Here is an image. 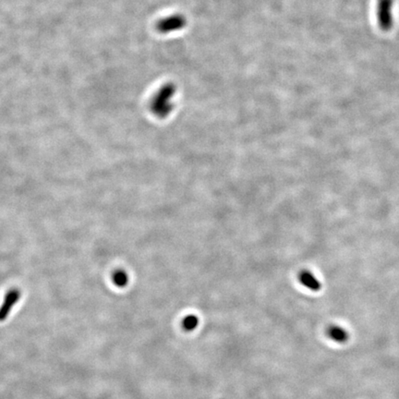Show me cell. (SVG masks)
<instances>
[{"instance_id": "obj_1", "label": "cell", "mask_w": 399, "mask_h": 399, "mask_svg": "<svg viewBox=\"0 0 399 399\" xmlns=\"http://www.w3.org/2000/svg\"><path fill=\"white\" fill-rule=\"evenodd\" d=\"M174 93L175 88L169 84L162 87L160 91L155 95V97L152 100L151 108L153 113L157 118L164 119L171 113L173 109L172 99L174 97Z\"/></svg>"}, {"instance_id": "obj_2", "label": "cell", "mask_w": 399, "mask_h": 399, "mask_svg": "<svg viewBox=\"0 0 399 399\" xmlns=\"http://www.w3.org/2000/svg\"><path fill=\"white\" fill-rule=\"evenodd\" d=\"M394 5L395 0H378L376 18L378 25L383 32H389L394 26Z\"/></svg>"}, {"instance_id": "obj_3", "label": "cell", "mask_w": 399, "mask_h": 399, "mask_svg": "<svg viewBox=\"0 0 399 399\" xmlns=\"http://www.w3.org/2000/svg\"><path fill=\"white\" fill-rule=\"evenodd\" d=\"M20 298L21 292L18 289H11L7 293L3 304L0 307V321H5L7 319L12 307L18 302Z\"/></svg>"}, {"instance_id": "obj_4", "label": "cell", "mask_w": 399, "mask_h": 399, "mask_svg": "<svg viewBox=\"0 0 399 399\" xmlns=\"http://www.w3.org/2000/svg\"><path fill=\"white\" fill-rule=\"evenodd\" d=\"M185 25V20L182 16H173L160 22L159 30L162 33H169L182 28Z\"/></svg>"}, {"instance_id": "obj_5", "label": "cell", "mask_w": 399, "mask_h": 399, "mask_svg": "<svg viewBox=\"0 0 399 399\" xmlns=\"http://www.w3.org/2000/svg\"><path fill=\"white\" fill-rule=\"evenodd\" d=\"M326 335L334 342L344 344V343L349 341V332L345 328L338 326V325L329 326L326 330Z\"/></svg>"}, {"instance_id": "obj_6", "label": "cell", "mask_w": 399, "mask_h": 399, "mask_svg": "<svg viewBox=\"0 0 399 399\" xmlns=\"http://www.w3.org/2000/svg\"><path fill=\"white\" fill-rule=\"evenodd\" d=\"M299 281L302 285L306 286L312 291H319L321 285L320 281L309 271H302L299 275Z\"/></svg>"}, {"instance_id": "obj_7", "label": "cell", "mask_w": 399, "mask_h": 399, "mask_svg": "<svg viewBox=\"0 0 399 399\" xmlns=\"http://www.w3.org/2000/svg\"><path fill=\"white\" fill-rule=\"evenodd\" d=\"M112 279H113V283H114L115 285L119 286V287H124V286L128 285V274L124 270H121V269L115 272L114 274H113Z\"/></svg>"}, {"instance_id": "obj_8", "label": "cell", "mask_w": 399, "mask_h": 399, "mask_svg": "<svg viewBox=\"0 0 399 399\" xmlns=\"http://www.w3.org/2000/svg\"><path fill=\"white\" fill-rule=\"evenodd\" d=\"M198 324H199V319L195 315H188L182 321V327L188 332L196 329Z\"/></svg>"}]
</instances>
